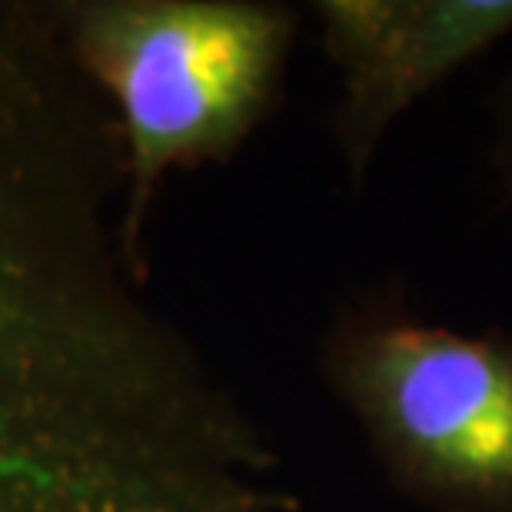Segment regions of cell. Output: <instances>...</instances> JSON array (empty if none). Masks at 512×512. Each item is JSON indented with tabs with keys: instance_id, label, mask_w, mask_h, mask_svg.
Here are the masks:
<instances>
[{
	"instance_id": "6da1fadb",
	"label": "cell",
	"mask_w": 512,
	"mask_h": 512,
	"mask_svg": "<svg viewBox=\"0 0 512 512\" xmlns=\"http://www.w3.org/2000/svg\"><path fill=\"white\" fill-rule=\"evenodd\" d=\"M60 20L117 127L133 263L167 173L227 160L273 114L300 14L260 0H90L60 4Z\"/></svg>"
},
{
	"instance_id": "3957f363",
	"label": "cell",
	"mask_w": 512,
	"mask_h": 512,
	"mask_svg": "<svg viewBox=\"0 0 512 512\" xmlns=\"http://www.w3.org/2000/svg\"><path fill=\"white\" fill-rule=\"evenodd\" d=\"M313 14L340 77L333 137L353 183L416 100L512 37V0H320Z\"/></svg>"
},
{
	"instance_id": "7a4b0ae2",
	"label": "cell",
	"mask_w": 512,
	"mask_h": 512,
	"mask_svg": "<svg viewBox=\"0 0 512 512\" xmlns=\"http://www.w3.org/2000/svg\"><path fill=\"white\" fill-rule=\"evenodd\" d=\"M320 366L406 499L512 512V333L453 330L373 300L330 326Z\"/></svg>"
},
{
	"instance_id": "277c9868",
	"label": "cell",
	"mask_w": 512,
	"mask_h": 512,
	"mask_svg": "<svg viewBox=\"0 0 512 512\" xmlns=\"http://www.w3.org/2000/svg\"><path fill=\"white\" fill-rule=\"evenodd\" d=\"M489 117H493V150H489V160H493L496 180L503 183L506 197L512 200V74L496 87Z\"/></svg>"
}]
</instances>
